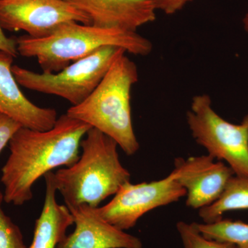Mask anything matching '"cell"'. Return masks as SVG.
<instances>
[{
    "mask_svg": "<svg viewBox=\"0 0 248 248\" xmlns=\"http://www.w3.org/2000/svg\"><path fill=\"white\" fill-rule=\"evenodd\" d=\"M92 128L67 114L45 131L21 126L10 140V155L1 169L4 201L17 206L32 198V186L60 166L70 167L79 159L81 142Z\"/></svg>",
    "mask_w": 248,
    "mask_h": 248,
    "instance_id": "cell-1",
    "label": "cell"
},
{
    "mask_svg": "<svg viewBox=\"0 0 248 248\" xmlns=\"http://www.w3.org/2000/svg\"><path fill=\"white\" fill-rule=\"evenodd\" d=\"M16 40L18 55L35 58L43 73H58L73 62L108 46L120 47L140 56H146L153 50L151 41L137 32L78 22L62 24L43 38L24 35Z\"/></svg>",
    "mask_w": 248,
    "mask_h": 248,
    "instance_id": "cell-2",
    "label": "cell"
},
{
    "mask_svg": "<svg viewBox=\"0 0 248 248\" xmlns=\"http://www.w3.org/2000/svg\"><path fill=\"white\" fill-rule=\"evenodd\" d=\"M118 146L113 139L90 129L80 144L82 153L78 161L53 174L54 184L67 207L97 208L130 182V172L119 157Z\"/></svg>",
    "mask_w": 248,
    "mask_h": 248,
    "instance_id": "cell-3",
    "label": "cell"
},
{
    "mask_svg": "<svg viewBox=\"0 0 248 248\" xmlns=\"http://www.w3.org/2000/svg\"><path fill=\"white\" fill-rule=\"evenodd\" d=\"M126 53L112 63L97 88L66 114L89 124L117 142L128 156L140 149L132 120V88L139 80L138 68Z\"/></svg>",
    "mask_w": 248,
    "mask_h": 248,
    "instance_id": "cell-4",
    "label": "cell"
},
{
    "mask_svg": "<svg viewBox=\"0 0 248 248\" xmlns=\"http://www.w3.org/2000/svg\"><path fill=\"white\" fill-rule=\"evenodd\" d=\"M127 52L108 46L73 62L56 73H38L14 65L12 72L18 84L36 92L63 98L78 106L94 91L117 58Z\"/></svg>",
    "mask_w": 248,
    "mask_h": 248,
    "instance_id": "cell-5",
    "label": "cell"
},
{
    "mask_svg": "<svg viewBox=\"0 0 248 248\" xmlns=\"http://www.w3.org/2000/svg\"><path fill=\"white\" fill-rule=\"evenodd\" d=\"M186 119L192 137L209 155L226 161L235 175L248 178V115L232 124L214 110L208 94H201L192 98Z\"/></svg>",
    "mask_w": 248,
    "mask_h": 248,
    "instance_id": "cell-6",
    "label": "cell"
},
{
    "mask_svg": "<svg viewBox=\"0 0 248 248\" xmlns=\"http://www.w3.org/2000/svg\"><path fill=\"white\" fill-rule=\"evenodd\" d=\"M186 195L185 189L170 173L161 180L125 183L108 203L93 210L104 221L125 231L135 227L145 214L177 202Z\"/></svg>",
    "mask_w": 248,
    "mask_h": 248,
    "instance_id": "cell-7",
    "label": "cell"
},
{
    "mask_svg": "<svg viewBox=\"0 0 248 248\" xmlns=\"http://www.w3.org/2000/svg\"><path fill=\"white\" fill-rule=\"evenodd\" d=\"M68 22L91 25L84 12L64 0H0L3 30L23 31L33 38H43Z\"/></svg>",
    "mask_w": 248,
    "mask_h": 248,
    "instance_id": "cell-8",
    "label": "cell"
},
{
    "mask_svg": "<svg viewBox=\"0 0 248 248\" xmlns=\"http://www.w3.org/2000/svg\"><path fill=\"white\" fill-rule=\"evenodd\" d=\"M173 177L186 192V205L200 209L213 203L221 195L234 172L222 161L210 155L177 158Z\"/></svg>",
    "mask_w": 248,
    "mask_h": 248,
    "instance_id": "cell-9",
    "label": "cell"
},
{
    "mask_svg": "<svg viewBox=\"0 0 248 248\" xmlns=\"http://www.w3.org/2000/svg\"><path fill=\"white\" fill-rule=\"evenodd\" d=\"M14 57L0 50V114L24 128L45 131L58 120L55 109L35 105L22 92L12 72Z\"/></svg>",
    "mask_w": 248,
    "mask_h": 248,
    "instance_id": "cell-10",
    "label": "cell"
},
{
    "mask_svg": "<svg viewBox=\"0 0 248 248\" xmlns=\"http://www.w3.org/2000/svg\"><path fill=\"white\" fill-rule=\"evenodd\" d=\"M73 215L74 231L56 248H142L141 240L115 228L98 217L86 205L68 207Z\"/></svg>",
    "mask_w": 248,
    "mask_h": 248,
    "instance_id": "cell-11",
    "label": "cell"
},
{
    "mask_svg": "<svg viewBox=\"0 0 248 248\" xmlns=\"http://www.w3.org/2000/svg\"><path fill=\"white\" fill-rule=\"evenodd\" d=\"M89 17L91 25L134 31L156 19L152 0H64Z\"/></svg>",
    "mask_w": 248,
    "mask_h": 248,
    "instance_id": "cell-12",
    "label": "cell"
},
{
    "mask_svg": "<svg viewBox=\"0 0 248 248\" xmlns=\"http://www.w3.org/2000/svg\"><path fill=\"white\" fill-rule=\"evenodd\" d=\"M53 172L45 175L46 195L40 216L36 220L33 239L27 248H56L66 236V231L74 220L66 205L56 200L58 192L53 180Z\"/></svg>",
    "mask_w": 248,
    "mask_h": 248,
    "instance_id": "cell-13",
    "label": "cell"
},
{
    "mask_svg": "<svg viewBox=\"0 0 248 248\" xmlns=\"http://www.w3.org/2000/svg\"><path fill=\"white\" fill-rule=\"evenodd\" d=\"M241 210H248V178L232 176L219 197L199 210V216L204 223H211L222 219L227 212Z\"/></svg>",
    "mask_w": 248,
    "mask_h": 248,
    "instance_id": "cell-14",
    "label": "cell"
},
{
    "mask_svg": "<svg viewBox=\"0 0 248 248\" xmlns=\"http://www.w3.org/2000/svg\"><path fill=\"white\" fill-rule=\"evenodd\" d=\"M194 223L207 239L229 243L237 248H248V223L228 219L211 223Z\"/></svg>",
    "mask_w": 248,
    "mask_h": 248,
    "instance_id": "cell-15",
    "label": "cell"
},
{
    "mask_svg": "<svg viewBox=\"0 0 248 248\" xmlns=\"http://www.w3.org/2000/svg\"><path fill=\"white\" fill-rule=\"evenodd\" d=\"M177 229L184 248H237L229 243L207 239L201 234L194 223L178 222Z\"/></svg>",
    "mask_w": 248,
    "mask_h": 248,
    "instance_id": "cell-16",
    "label": "cell"
},
{
    "mask_svg": "<svg viewBox=\"0 0 248 248\" xmlns=\"http://www.w3.org/2000/svg\"><path fill=\"white\" fill-rule=\"evenodd\" d=\"M4 202L0 190V248H27L19 227L3 210Z\"/></svg>",
    "mask_w": 248,
    "mask_h": 248,
    "instance_id": "cell-17",
    "label": "cell"
},
{
    "mask_svg": "<svg viewBox=\"0 0 248 248\" xmlns=\"http://www.w3.org/2000/svg\"><path fill=\"white\" fill-rule=\"evenodd\" d=\"M20 127V124L17 122L0 114V154Z\"/></svg>",
    "mask_w": 248,
    "mask_h": 248,
    "instance_id": "cell-18",
    "label": "cell"
},
{
    "mask_svg": "<svg viewBox=\"0 0 248 248\" xmlns=\"http://www.w3.org/2000/svg\"><path fill=\"white\" fill-rule=\"evenodd\" d=\"M156 11L167 15L176 14L192 0H152Z\"/></svg>",
    "mask_w": 248,
    "mask_h": 248,
    "instance_id": "cell-19",
    "label": "cell"
},
{
    "mask_svg": "<svg viewBox=\"0 0 248 248\" xmlns=\"http://www.w3.org/2000/svg\"><path fill=\"white\" fill-rule=\"evenodd\" d=\"M0 50L13 55L16 58L18 55L16 38L9 37L5 35L4 30L0 26Z\"/></svg>",
    "mask_w": 248,
    "mask_h": 248,
    "instance_id": "cell-20",
    "label": "cell"
},
{
    "mask_svg": "<svg viewBox=\"0 0 248 248\" xmlns=\"http://www.w3.org/2000/svg\"><path fill=\"white\" fill-rule=\"evenodd\" d=\"M243 24H244V27L245 31H246V32L248 34V11L247 14H246L244 19H243Z\"/></svg>",
    "mask_w": 248,
    "mask_h": 248,
    "instance_id": "cell-21",
    "label": "cell"
}]
</instances>
